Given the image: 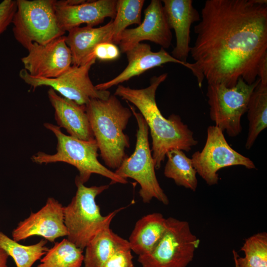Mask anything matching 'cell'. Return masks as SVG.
<instances>
[{"mask_svg":"<svg viewBox=\"0 0 267 267\" xmlns=\"http://www.w3.org/2000/svg\"><path fill=\"white\" fill-rule=\"evenodd\" d=\"M232 253H233V259H234V261L235 267H239V266L238 265V263H237V260H236V256H235L234 253L233 252H232Z\"/></svg>","mask_w":267,"mask_h":267,"instance_id":"33","label":"cell"},{"mask_svg":"<svg viewBox=\"0 0 267 267\" xmlns=\"http://www.w3.org/2000/svg\"><path fill=\"white\" fill-rule=\"evenodd\" d=\"M144 14L143 20L139 25L126 29L122 33L118 44L122 52L125 53L143 41L154 43L164 49L170 46L172 34L162 1L152 0Z\"/></svg>","mask_w":267,"mask_h":267,"instance_id":"13","label":"cell"},{"mask_svg":"<svg viewBox=\"0 0 267 267\" xmlns=\"http://www.w3.org/2000/svg\"><path fill=\"white\" fill-rule=\"evenodd\" d=\"M16 8V0H4L0 3V35L12 23Z\"/></svg>","mask_w":267,"mask_h":267,"instance_id":"30","label":"cell"},{"mask_svg":"<svg viewBox=\"0 0 267 267\" xmlns=\"http://www.w3.org/2000/svg\"><path fill=\"white\" fill-rule=\"evenodd\" d=\"M113 20L98 28L77 27L68 32L66 42L72 55V65L80 66L94 58L92 51L98 44L112 43Z\"/></svg>","mask_w":267,"mask_h":267,"instance_id":"19","label":"cell"},{"mask_svg":"<svg viewBox=\"0 0 267 267\" xmlns=\"http://www.w3.org/2000/svg\"><path fill=\"white\" fill-rule=\"evenodd\" d=\"M95 60V58H93L80 66L72 65L67 70L55 78L33 77L24 69L20 71L19 76L33 89L48 86L59 93L62 97L79 105H86L91 99L105 100L111 95L107 90L97 89L90 79L89 71Z\"/></svg>","mask_w":267,"mask_h":267,"instance_id":"11","label":"cell"},{"mask_svg":"<svg viewBox=\"0 0 267 267\" xmlns=\"http://www.w3.org/2000/svg\"><path fill=\"white\" fill-rule=\"evenodd\" d=\"M166 156L168 160L164 171L165 176L172 179L177 185L195 191L198 180L191 159L179 149L169 151Z\"/></svg>","mask_w":267,"mask_h":267,"instance_id":"23","label":"cell"},{"mask_svg":"<svg viewBox=\"0 0 267 267\" xmlns=\"http://www.w3.org/2000/svg\"><path fill=\"white\" fill-rule=\"evenodd\" d=\"M47 94L54 109L55 119L60 128L65 129L69 135L81 140L95 139L85 105H79L60 96L51 88L49 89Z\"/></svg>","mask_w":267,"mask_h":267,"instance_id":"18","label":"cell"},{"mask_svg":"<svg viewBox=\"0 0 267 267\" xmlns=\"http://www.w3.org/2000/svg\"><path fill=\"white\" fill-rule=\"evenodd\" d=\"M47 242L42 239L36 244L24 245L0 231V247L13 259L16 267H32L48 251Z\"/></svg>","mask_w":267,"mask_h":267,"instance_id":"24","label":"cell"},{"mask_svg":"<svg viewBox=\"0 0 267 267\" xmlns=\"http://www.w3.org/2000/svg\"><path fill=\"white\" fill-rule=\"evenodd\" d=\"M241 250L244 254L243 257L232 251L239 267H267V233L259 232L249 237Z\"/></svg>","mask_w":267,"mask_h":267,"instance_id":"27","label":"cell"},{"mask_svg":"<svg viewBox=\"0 0 267 267\" xmlns=\"http://www.w3.org/2000/svg\"><path fill=\"white\" fill-rule=\"evenodd\" d=\"M247 112L249 127L245 147L249 150L267 127V84L260 81L250 96Z\"/></svg>","mask_w":267,"mask_h":267,"instance_id":"22","label":"cell"},{"mask_svg":"<svg viewBox=\"0 0 267 267\" xmlns=\"http://www.w3.org/2000/svg\"><path fill=\"white\" fill-rule=\"evenodd\" d=\"M191 159L197 174L210 186L218 183V172L223 168L242 166L248 169L256 168L250 158L236 151L228 144L223 132L215 125L208 127L203 149L194 152Z\"/></svg>","mask_w":267,"mask_h":267,"instance_id":"10","label":"cell"},{"mask_svg":"<svg viewBox=\"0 0 267 267\" xmlns=\"http://www.w3.org/2000/svg\"><path fill=\"white\" fill-rule=\"evenodd\" d=\"M8 255L0 247V267H8Z\"/></svg>","mask_w":267,"mask_h":267,"instance_id":"32","label":"cell"},{"mask_svg":"<svg viewBox=\"0 0 267 267\" xmlns=\"http://www.w3.org/2000/svg\"><path fill=\"white\" fill-rule=\"evenodd\" d=\"M133 258L130 248L121 249L112 255L102 267H134Z\"/></svg>","mask_w":267,"mask_h":267,"instance_id":"29","label":"cell"},{"mask_svg":"<svg viewBox=\"0 0 267 267\" xmlns=\"http://www.w3.org/2000/svg\"><path fill=\"white\" fill-rule=\"evenodd\" d=\"M166 226V218L160 213L149 214L140 218L128 240L132 251L138 256L151 252L163 236Z\"/></svg>","mask_w":267,"mask_h":267,"instance_id":"20","label":"cell"},{"mask_svg":"<svg viewBox=\"0 0 267 267\" xmlns=\"http://www.w3.org/2000/svg\"><path fill=\"white\" fill-rule=\"evenodd\" d=\"M258 78L262 84H267V52L261 58L258 66Z\"/></svg>","mask_w":267,"mask_h":267,"instance_id":"31","label":"cell"},{"mask_svg":"<svg viewBox=\"0 0 267 267\" xmlns=\"http://www.w3.org/2000/svg\"><path fill=\"white\" fill-rule=\"evenodd\" d=\"M130 248L128 240L115 232L110 226L99 230L85 247V267H102L118 250Z\"/></svg>","mask_w":267,"mask_h":267,"instance_id":"21","label":"cell"},{"mask_svg":"<svg viewBox=\"0 0 267 267\" xmlns=\"http://www.w3.org/2000/svg\"><path fill=\"white\" fill-rule=\"evenodd\" d=\"M77 191L71 202L63 208L64 221L67 230V239L82 250L102 228L110 226L121 208L102 216L95 198L108 189L109 185L87 187L76 176Z\"/></svg>","mask_w":267,"mask_h":267,"instance_id":"4","label":"cell"},{"mask_svg":"<svg viewBox=\"0 0 267 267\" xmlns=\"http://www.w3.org/2000/svg\"><path fill=\"white\" fill-rule=\"evenodd\" d=\"M167 76V73H163L152 77L150 85L143 89L119 85L114 94L135 106L146 122L151 136L152 155L156 169L160 168L169 151L179 149L188 152L198 143L193 132L179 116L173 114L167 119L158 107L156 92Z\"/></svg>","mask_w":267,"mask_h":267,"instance_id":"2","label":"cell"},{"mask_svg":"<svg viewBox=\"0 0 267 267\" xmlns=\"http://www.w3.org/2000/svg\"><path fill=\"white\" fill-rule=\"evenodd\" d=\"M165 233L150 253L139 256L142 267H186L192 261L200 240L185 221L166 218Z\"/></svg>","mask_w":267,"mask_h":267,"instance_id":"8","label":"cell"},{"mask_svg":"<svg viewBox=\"0 0 267 267\" xmlns=\"http://www.w3.org/2000/svg\"><path fill=\"white\" fill-rule=\"evenodd\" d=\"M62 205L53 197H48L45 205L38 211L32 213L20 222L12 232L16 241L38 235L51 242L61 237L67 236Z\"/></svg>","mask_w":267,"mask_h":267,"instance_id":"14","label":"cell"},{"mask_svg":"<svg viewBox=\"0 0 267 267\" xmlns=\"http://www.w3.org/2000/svg\"><path fill=\"white\" fill-rule=\"evenodd\" d=\"M85 105L100 156L108 167L116 170L130 146L129 137L124 131L133 113L115 95L105 100L91 99Z\"/></svg>","mask_w":267,"mask_h":267,"instance_id":"3","label":"cell"},{"mask_svg":"<svg viewBox=\"0 0 267 267\" xmlns=\"http://www.w3.org/2000/svg\"><path fill=\"white\" fill-rule=\"evenodd\" d=\"M44 126L51 131L57 139L56 152L48 154L38 152L31 157L32 161L39 164L64 162L71 165L78 170L77 176L84 184L92 174H96L111 180V184H126L127 179L121 178L114 172L101 164L98 160V146L95 139L81 140L64 134L56 125L46 123Z\"/></svg>","mask_w":267,"mask_h":267,"instance_id":"5","label":"cell"},{"mask_svg":"<svg viewBox=\"0 0 267 267\" xmlns=\"http://www.w3.org/2000/svg\"><path fill=\"white\" fill-rule=\"evenodd\" d=\"M144 0H118L116 13L113 20L112 43L119 44L122 33L132 24L139 25Z\"/></svg>","mask_w":267,"mask_h":267,"instance_id":"26","label":"cell"},{"mask_svg":"<svg viewBox=\"0 0 267 267\" xmlns=\"http://www.w3.org/2000/svg\"><path fill=\"white\" fill-rule=\"evenodd\" d=\"M162 2L169 25L174 30L176 35V46L171 55L186 63L191 48L190 28L193 23L200 21V14L192 0H163Z\"/></svg>","mask_w":267,"mask_h":267,"instance_id":"17","label":"cell"},{"mask_svg":"<svg viewBox=\"0 0 267 267\" xmlns=\"http://www.w3.org/2000/svg\"><path fill=\"white\" fill-rule=\"evenodd\" d=\"M128 64L125 69L112 79L95 86L100 90L108 89L139 76L145 71L167 63H175L191 69V63H183L169 54L164 48L156 52L151 50L149 44L140 43L125 52Z\"/></svg>","mask_w":267,"mask_h":267,"instance_id":"16","label":"cell"},{"mask_svg":"<svg viewBox=\"0 0 267 267\" xmlns=\"http://www.w3.org/2000/svg\"><path fill=\"white\" fill-rule=\"evenodd\" d=\"M194 30L190 70L200 88L204 78L228 88L256 81L267 52L266 0H207Z\"/></svg>","mask_w":267,"mask_h":267,"instance_id":"1","label":"cell"},{"mask_svg":"<svg viewBox=\"0 0 267 267\" xmlns=\"http://www.w3.org/2000/svg\"><path fill=\"white\" fill-rule=\"evenodd\" d=\"M54 0H17L12 19L16 40L25 48L33 43L44 44L65 33L59 27Z\"/></svg>","mask_w":267,"mask_h":267,"instance_id":"7","label":"cell"},{"mask_svg":"<svg viewBox=\"0 0 267 267\" xmlns=\"http://www.w3.org/2000/svg\"><path fill=\"white\" fill-rule=\"evenodd\" d=\"M260 81L258 78L254 83L248 84L239 78L232 88L208 84L206 96L210 119L229 136L236 137L241 133V117L247 112L250 96Z\"/></svg>","mask_w":267,"mask_h":267,"instance_id":"9","label":"cell"},{"mask_svg":"<svg viewBox=\"0 0 267 267\" xmlns=\"http://www.w3.org/2000/svg\"><path fill=\"white\" fill-rule=\"evenodd\" d=\"M116 0H86L79 4H69L66 0H55L54 10L60 28L65 33L82 24L93 27L106 18L114 19Z\"/></svg>","mask_w":267,"mask_h":267,"instance_id":"15","label":"cell"},{"mask_svg":"<svg viewBox=\"0 0 267 267\" xmlns=\"http://www.w3.org/2000/svg\"><path fill=\"white\" fill-rule=\"evenodd\" d=\"M128 103L137 125L135 147L130 156H126L114 172L122 178H131L140 185L139 194L142 201L149 203L155 198L165 205L169 199L160 185L155 174L154 160L148 141L149 128L144 119L134 106Z\"/></svg>","mask_w":267,"mask_h":267,"instance_id":"6","label":"cell"},{"mask_svg":"<svg viewBox=\"0 0 267 267\" xmlns=\"http://www.w3.org/2000/svg\"><path fill=\"white\" fill-rule=\"evenodd\" d=\"M28 53L21 58L24 69L33 77L55 78L72 65V55L62 36L44 44L33 43L27 48Z\"/></svg>","mask_w":267,"mask_h":267,"instance_id":"12","label":"cell"},{"mask_svg":"<svg viewBox=\"0 0 267 267\" xmlns=\"http://www.w3.org/2000/svg\"><path fill=\"white\" fill-rule=\"evenodd\" d=\"M120 54V51L116 44L110 42H104L96 46L91 57L101 61H111L118 58Z\"/></svg>","mask_w":267,"mask_h":267,"instance_id":"28","label":"cell"},{"mask_svg":"<svg viewBox=\"0 0 267 267\" xmlns=\"http://www.w3.org/2000/svg\"><path fill=\"white\" fill-rule=\"evenodd\" d=\"M84 259L83 250L65 238L48 249L36 267H81Z\"/></svg>","mask_w":267,"mask_h":267,"instance_id":"25","label":"cell"}]
</instances>
